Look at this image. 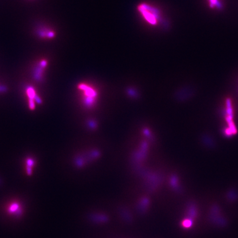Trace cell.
Listing matches in <instances>:
<instances>
[{
	"mask_svg": "<svg viewBox=\"0 0 238 238\" xmlns=\"http://www.w3.org/2000/svg\"><path fill=\"white\" fill-rule=\"evenodd\" d=\"M139 13L143 19L149 25L155 26L160 21V14L158 9L149 4H140L137 7Z\"/></svg>",
	"mask_w": 238,
	"mask_h": 238,
	"instance_id": "6da1fadb",
	"label": "cell"
},
{
	"mask_svg": "<svg viewBox=\"0 0 238 238\" xmlns=\"http://www.w3.org/2000/svg\"><path fill=\"white\" fill-rule=\"evenodd\" d=\"M7 212L15 216H20L22 214V208L20 205L17 202L11 203L7 207Z\"/></svg>",
	"mask_w": 238,
	"mask_h": 238,
	"instance_id": "7a4b0ae2",
	"label": "cell"
},
{
	"mask_svg": "<svg viewBox=\"0 0 238 238\" xmlns=\"http://www.w3.org/2000/svg\"><path fill=\"white\" fill-rule=\"evenodd\" d=\"M90 219L96 223H105L109 219L107 216L103 214H93L90 216Z\"/></svg>",
	"mask_w": 238,
	"mask_h": 238,
	"instance_id": "3957f363",
	"label": "cell"
},
{
	"mask_svg": "<svg viewBox=\"0 0 238 238\" xmlns=\"http://www.w3.org/2000/svg\"><path fill=\"white\" fill-rule=\"evenodd\" d=\"M149 205V200L148 198H143L139 201L138 205V208L139 211L144 212L148 208Z\"/></svg>",
	"mask_w": 238,
	"mask_h": 238,
	"instance_id": "277c9868",
	"label": "cell"
},
{
	"mask_svg": "<svg viewBox=\"0 0 238 238\" xmlns=\"http://www.w3.org/2000/svg\"><path fill=\"white\" fill-rule=\"evenodd\" d=\"M211 2V7H213L214 6H216L218 4L217 0H210Z\"/></svg>",
	"mask_w": 238,
	"mask_h": 238,
	"instance_id": "5b68a950",
	"label": "cell"
}]
</instances>
